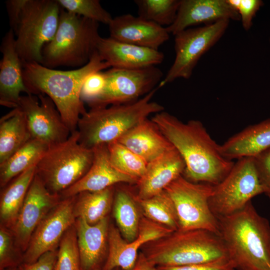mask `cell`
<instances>
[{
    "instance_id": "25",
    "label": "cell",
    "mask_w": 270,
    "mask_h": 270,
    "mask_svg": "<svg viewBox=\"0 0 270 270\" xmlns=\"http://www.w3.org/2000/svg\"><path fill=\"white\" fill-rule=\"evenodd\" d=\"M36 170V165L32 166L2 188L0 198V226L10 228L15 223Z\"/></svg>"
},
{
    "instance_id": "5",
    "label": "cell",
    "mask_w": 270,
    "mask_h": 270,
    "mask_svg": "<svg viewBox=\"0 0 270 270\" xmlns=\"http://www.w3.org/2000/svg\"><path fill=\"white\" fill-rule=\"evenodd\" d=\"M142 253L157 266H178L230 260L220 236L204 230L174 231L148 243Z\"/></svg>"
},
{
    "instance_id": "15",
    "label": "cell",
    "mask_w": 270,
    "mask_h": 270,
    "mask_svg": "<svg viewBox=\"0 0 270 270\" xmlns=\"http://www.w3.org/2000/svg\"><path fill=\"white\" fill-rule=\"evenodd\" d=\"M62 199L60 194L50 192L35 174L16 220L10 228L16 246L23 253L36 228Z\"/></svg>"
},
{
    "instance_id": "22",
    "label": "cell",
    "mask_w": 270,
    "mask_h": 270,
    "mask_svg": "<svg viewBox=\"0 0 270 270\" xmlns=\"http://www.w3.org/2000/svg\"><path fill=\"white\" fill-rule=\"evenodd\" d=\"M74 226L80 270H102L108 253V217L93 225L88 224L82 218H77Z\"/></svg>"
},
{
    "instance_id": "32",
    "label": "cell",
    "mask_w": 270,
    "mask_h": 270,
    "mask_svg": "<svg viewBox=\"0 0 270 270\" xmlns=\"http://www.w3.org/2000/svg\"><path fill=\"white\" fill-rule=\"evenodd\" d=\"M140 17L166 28L174 21L180 0H136Z\"/></svg>"
},
{
    "instance_id": "45",
    "label": "cell",
    "mask_w": 270,
    "mask_h": 270,
    "mask_svg": "<svg viewBox=\"0 0 270 270\" xmlns=\"http://www.w3.org/2000/svg\"><path fill=\"white\" fill-rule=\"evenodd\" d=\"M18 267H10V268H4V269H3L2 270H18Z\"/></svg>"
},
{
    "instance_id": "38",
    "label": "cell",
    "mask_w": 270,
    "mask_h": 270,
    "mask_svg": "<svg viewBox=\"0 0 270 270\" xmlns=\"http://www.w3.org/2000/svg\"><path fill=\"white\" fill-rule=\"evenodd\" d=\"M106 84V76L104 72H96L88 75L82 88V100L88 104L96 100L102 92Z\"/></svg>"
},
{
    "instance_id": "23",
    "label": "cell",
    "mask_w": 270,
    "mask_h": 270,
    "mask_svg": "<svg viewBox=\"0 0 270 270\" xmlns=\"http://www.w3.org/2000/svg\"><path fill=\"white\" fill-rule=\"evenodd\" d=\"M117 141L148 164L174 148L156 124L148 118L132 128Z\"/></svg>"
},
{
    "instance_id": "17",
    "label": "cell",
    "mask_w": 270,
    "mask_h": 270,
    "mask_svg": "<svg viewBox=\"0 0 270 270\" xmlns=\"http://www.w3.org/2000/svg\"><path fill=\"white\" fill-rule=\"evenodd\" d=\"M0 62V104L14 108L19 106L20 94H30L22 76V62L16 49L15 36L11 28L2 38Z\"/></svg>"
},
{
    "instance_id": "16",
    "label": "cell",
    "mask_w": 270,
    "mask_h": 270,
    "mask_svg": "<svg viewBox=\"0 0 270 270\" xmlns=\"http://www.w3.org/2000/svg\"><path fill=\"white\" fill-rule=\"evenodd\" d=\"M93 160L89 170L74 184L60 194L62 198L74 196L85 191L102 190L119 183L137 184L138 180L116 170L112 164L108 144L92 149Z\"/></svg>"
},
{
    "instance_id": "46",
    "label": "cell",
    "mask_w": 270,
    "mask_h": 270,
    "mask_svg": "<svg viewBox=\"0 0 270 270\" xmlns=\"http://www.w3.org/2000/svg\"><path fill=\"white\" fill-rule=\"evenodd\" d=\"M118 268H117L114 269V270H118Z\"/></svg>"
},
{
    "instance_id": "41",
    "label": "cell",
    "mask_w": 270,
    "mask_h": 270,
    "mask_svg": "<svg viewBox=\"0 0 270 270\" xmlns=\"http://www.w3.org/2000/svg\"><path fill=\"white\" fill-rule=\"evenodd\" d=\"M58 250L48 252L42 255L34 262L22 263L18 270H54L57 258Z\"/></svg>"
},
{
    "instance_id": "2",
    "label": "cell",
    "mask_w": 270,
    "mask_h": 270,
    "mask_svg": "<svg viewBox=\"0 0 270 270\" xmlns=\"http://www.w3.org/2000/svg\"><path fill=\"white\" fill-rule=\"evenodd\" d=\"M108 68L96 50L86 65L72 70H54L36 62H22V76L30 94L48 96L72 133L77 130L80 116L86 112L80 98L85 80Z\"/></svg>"
},
{
    "instance_id": "30",
    "label": "cell",
    "mask_w": 270,
    "mask_h": 270,
    "mask_svg": "<svg viewBox=\"0 0 270 270\" xmlns=\"http://www.w3.org/2000/svg\"><path fill=\"white\" fill-rule=\"evenodd\" d=\"M134 196L128 190H116L114 202V216L119 230L128 242L134 241L138 236L140 222Z\"/></svg>"
},
{
    "instance_id": "34",
    "label": "cell",
    "mask_w": 270,
    "mask_h": 270,
    "mask_svg": "<svg viewBox=\"0 0 270 270\" xmlns=\"http://www.w3.org/2000/svg\"><path fill=\"white\" fill-rule=\"evenodd\" d=\"M54 270H80V258L74 224L64 235L58 247Z\"/></svg>"
},
{
    "instance_id": "11",
    "label": "cell",
    "mask_w": 270,
    "mask_h": 270,
    "mask_svg": "<svg viewBox=\"0 0 270 270\" xmlns=\"http://www.w3.org/2000/svg\"><path fill=\"white\" fill-rule=\"evenodd\" d=\"M230 20L184 30L174 36L175 58L158 86L160 88L178 78H189L201 57L221 38Z\"/></svg>"
},
{
    "instance_id": "20",
    "label": "cell",
    "mask_w": 270,
    "mask_h": 270,
    "mask_svg": "<svg viewBox=\"0 0 270 270\" xmlns=\"http://www.w3.org/2000/svg\"><path fill=\"white\" fill-rule=\"evenodd\" d=\"M108 26L114 39L157 50L170 38L166 27L129 14L113 18Z\"/></svg>"
},
{
    "instance_id": "47",
    "label": "cell",
    "mask_w": 270,
    "mask_h": 270,
    "mask_svg": "<svg viewBox=\"0 0 270 270\" xmlns=\"http://www.w3.org/2000/svg\"></svg>"
},
{
    "instance_id": "24",
    "label": "cell",
    "mask_w": 270,
    "mask_h": 270,
    "mask_svg": "<svg viewBox=\"0 0 270 270\" xmlns=\"http://www.w3.org/2000/svg\"><path fill=\"white\" fill-rule=\"evenodd\" d=\"M220 149L230 160L254 157L270 149V118L246 127L220 145Z\"/></svg>"
},
{
    "instance_id": "36",
    "label": "cell",
    "mask_w": 270,
    "mask_h": 270,
    "mask_svg": "<svg viewBox=\"0 0 270 270\" xmlns=\"http://www.w3.org/2000/svg\"><path fill=\"white\" fill-rule=\"evenodd\" d=\"M24 253L16 246L11 230L0 226V270L18 267L23 262Z\"/></svg>"
},
{
    "instance_id": "26",
    "label": "cell",
    "mask_w": 270,
    "mask_h": 270,
    "mask_svg": "<svg viewBox=\"0 0 270 270\" xmlns=\"http://www.w3.org/2000/svg\"><path fill=\"white\" fill-rule=\"evenodd\" d=\"M32 139L24 114L13 108L0 119V164Z\"/></svg>"
},
{
    "instance_id": "8",
    "label": "cell",
    "mask_w": 270,
    "mask_h": 270,
    "mask_svg": "<svg viewBox=\"0 0 270 270\" xmlns=\"http://www.w3.org/2000/svg\"><path fill=\"white\" fill-rule=\"evenodd\" d=\"M61 8L57 0H26L13 30L22 62L41 64L42 48L56 32Z\"/></svg>"
},
{
    "instance_id": "9",
    "label": "cell",
    "mask_w": 270,
    "mask_h": 270,
    "mask_svg": "<svg viewBox=\"0 0 270 270\" xmlns=\"http://www.w3.org/2000/svg\"><path fill=\"white\" fill-rule=\"evenodd\" d=\"M214 188L208 184L190 182L182 175L164 189L176 208L178 230H204L220 236L218 220L209 204Z\"/></svg>"
},
{
    "instance_id": "7",
    "label": "cell",
    "mask_w": 270,
    "mask_h": 270,
    "mask_svg": "<svg viewBox=\"0 0 270 270\" xmlns=\"http://www.w3.org/2000/svg\"><path fill=\"white\" fill-rule=\"evenodd\" d=\"M78 138L76 130L64 142L49 146L36 165V174L52 194L74 184L91 166L93 150L82 146Z\"/></svg>"
},
{
    "instance_id": "33",
    "label": "cell",
    "mask_w": 270,
    "mask_h": 270,
    "mask_svg": "<svg viewBox=\"0 0 270 270\" xmlns=\"http://www.w3.org/2000/svg\"><path fill=\"white\" fill-rule=\"evenodd\" d=\"M112 166L121 172L138 180L144 174L148 163L118 141L108 144Z\"/></svg>"
},
{
    "instance_id": "3",
    "label": "cell",
    "mask_w": 270,
    "mask_h": 270,
    "mask_svg": "<svg viewBox=\"0 0 270 270\" xmlns=\"http://www.w3.org/2000/svg\"><path fill=\"white\" fill-rule=\"evenodd\" d=\"M220 236L237 270H270V225L252 201L242 209L218 218Z\"/></svg>"
},
{
    "instance_id": "1",
    "label": "cell",
    "mask_w": 270,
    "mask_h": 270,
    "mask_svg": "<svg viewBox=\"0 0 270 270\" xmlns=\"http://www.w3.org/2000/svg\"><path fill=\"white\" fill-rule=\"evenodd\" d=\"M178 151L186 164L188 180L216 186L232 168L234 162L224 158L218 145L198 120L184 122L164 110L151 119Z\"/></svg>"
},
{
    "instance_id": "35",
    "label": "cell",
    "mask_w": 270,
    "mask_h": 270,
    "mask_svg": "<svg viewBox=\"0 0 270 270\" xmlns=\"http://www.w3.org/2000/svg\"><path fill=\"white\" fill-rule=\"evenodd\" d=\"M62 8L82 17L109 24L113 18L98 0H57Z\"/></svg>"
},
{
    "instance_id": "27",
    "label": "cell",
    "mask_w": 270,
    "mask_h": 270,
    "mask_svg": "<svg viewBox=\"0 0 270 270\" xmlns=\"http://www.w3.org/2000/svg\"><path fill=\"white\" fill-rule=\"evenodd\" d=\"M48 147L44 142L32 138L0 164V188H4L16 176L36 165Z\"/></svg>"
},
{
    "instance_id": "37",
    "label": "cell",
    "mask_w": 270,
    "mask_h": 270,
    "mask_svg": "<svg viewBox=\"0 0 270 270\" xmlns=\"http://www.w3.org/2000/svg\"><path fill=\"white\" fill-rule=\"evenodd\" d=\"M174 232L172 229L145 216L140 219L136 239L143 246L166 237Z\"/></svg>"
},
{
    "instance_id": "10",
    "label": "cell",
    "mask_w": 270,
    "mask_h": 270,
    "mask_svg": "<svg viewBox=\"0 0 270 270\" xmlns=\"http://www.w3.org/2000/svg\"><path fill=\"white\" fill-rule=\"evenodd\" d=\"M253 157L237 160L218 184L209 200L210 210L218 218L242 209L254 196L262 194Z\"/></svg>"
},
{
    "instance_id": "44",
    "label": "cell",
    "mask_w": 270,
    "mask_h": 270,
    "mask_svg": "<svg viewBox=\"0 0 270 270\" xmlns=\"http://www.w3.org/2000/svg\"><path fill=\"white\" fill-rule=\"evenodd\" d=\"M130 270H160L158 266L150 262L142 252L138 258L134 268Z\"/></svg>"
},
{
    "instance_id": "18",
    "label": "cell",
    "mask_w": 270,
    "mask_h": 270,
    "mask_svg": "<svg viewBox=\"0 0 270 270\" xmlns=\"http://www.w3.org/2000/svg\"><path fill=\"white\" fill-rule=\"evenodd\" d=\"M222 20H240L239 14L226 0H180L174 21L166 28L170 34L175 36L191 26Z\"/></svg>"
},
{
    "instance_id": "43",
    "label": "cell",
    "mask_w": 270,
    "mask_h": 270,
    "mask_svg": "<svg viewBox=\"0 0 270 270\" xmlns=\"http://www.w3.org/2000/svg\"><path fill=\"white\" fill-rule=\"evenodd\" d=\"M26 0H9L6 7L9 17L10 28L14 30Z\"/></svg>"
},
{
    "instance_id": "13",
    "label": "cell",
    "mask_w": 270,
    "mask_h": 270,
    "mask_svg": "<svg viewBox=\"0 0 270 270\" xmlns=\"http://www.w3.org/2000/svg\"><path fill=\"white\" fill-rule=\"evenodd\" d=\"M18 107L24 114L32 138L50 146L70 136L69 128L48 96L42 94L21 96Z\"/></svg>"
},
{
    "instance_id": "40",
    "label": "cell",
    "mask_w": 270,
    "mask_h": 270,
    "mask_svg": "<svg viewBox=\"0 0 270 270\" xmlns=\"http://www.w3.org/2000/svg\"><path fill=\"white\" fill-rule=\"evenodd\" d=\"M264 4L260 0H241L238 12L243 28L248 30L252 24V20Z\"/></svg>"
},
{
    "instance_id": "21",
    "label": "cell",
    "mask_w": 270,
    "mask_h": 270,
    "mask_svg": "<svg viewBox=\"0 0 270 270\" xmlns=\"http://www.w3.org/2000/svg\"><path fill=\"white\" fill-rule=\"evenodd\" d=\"M185 162L174 147L148 164L146 172L137 182L138 200L152 197L162 192L183 175Z\"/></svg>"
},
{
    "instance_id": "28",
    "label": "cell",
    "mask_w": 270,
    "mask_h": 270,
    "mask_svg": "<svg viewBox=\"0 0 270 270\" xmlns=\"http://www.w3.org/2000/svg\"><path fill=\"white\" fill-rule=\"evenodd\" d=\"M114 186L96 192L85 191L75 196L74 214L90 224H95L107 217L114 194Z\"/></svg>"
},
{
    "instance_id": "42",
    "label": "cell",
    "mask_w": 270,
    "mask_h": 270,
    "mask_svg": "<svg viewBox=\"0 0 270 270\" xmlns=\"http://www.w3.org/2000/svg\"><path fill=\"white\" fill-rule=\"evenodd\" d=\"M160 270H236L230 260L178 266H158Z\"/></svg>"
},
{
    "instance_id": "39",
    "label": "cell",
    "mask_w": 270,
    "mask_h": 270,
    "mask_svg": "<svg viewBox=\"0 0 270 270\" xmlns=\"http://www.w3.org/2000/svg\"><path fill=\"white\" fill-rule=\"evenodd\" d=\"M253 158L263 193L270 199V149Z\"/></svg>"
},
{
    "instance_id": "19",
    "label": "cell",
    "mask_w": 270,
    "mask_h": 270,
    "mask_svg": "<svg viewBox=\"0 0 270 270\" xmlns=\"http://www.w3.org/2000/svg\"><path fill=\"white\" fill-rule=\"evenodd\" d=\"M97 52L110 68L137 69L156 66L162 63L164 54L157 50L100 37Z\"/></svg>"
},
{
    "instance_id": "4",
    "label": "cell",
    "mask_w": 270,
    "mask_h": 270,
    "mask_svg": "<svg viewBox=\"0 0 270 270\" xmlns=\"http://www.w3.org/2000/svg\"><path fill=\"white\" fill-rule=\"evenodd\" d=\"M159 87L134 102L91 108L82 115L78 124L79 143L92 150L101 144L117 141L151 114L164 110V106L152 101Z\"/></svg>"
},
{
    "instance_id": "29",
    "label": "cell",
    "mask_w": 270,
    "mask_h": 270,
    "mask_svg": "<svg viewBox=\"0 0 270 270\" xmlns=\"http://www.w3.org/2000/svg\"><path fill=\"white\" fill-rule=\"evenodd\" d=\"M142 246L136 238L128 242L122 238L118 229L113 226H109L108 253L102 270H114L117 268L130 270L136 263L138 249Z\"/></svg>"
},
{
    "instance_id": "31",
    "label": "cell",
    "mask_w": 270,
    "mask_h": 270,
    "mask_svg": "<svg viewBox=\"0 0 270 270\" xmlns=\"http://www.w3.org/2000/svg\"><path fill=\"white\" fill-rule=\"evenodd\" d=\"M136 200L139 203L146 218L174 231L178 230V220L175 206L172 200L164 190L148 198H136Z\"/></svg>"
},
{
    "instance_id": "14",
    "label": "cell",
    "mask_w": 270,
    "mask_h": 270,
    "mask_svg": "<svg viewBox=\"0 0 270 270\" xmlns=\"http://www.w3.org/2000/svg\"><path fill=\"white\" fill-rule=\"evenodd\" d=\"M74 199L75 196L62 198L40 222L24 253L22 263H34L44 253L57 250L66 232L75 223Z\"/></svg>"
},
{
    "instance_id": "12",
    "label": "cell",
    "mask_w": 270,
    "mask_h": 270,
    "mask_svg": "<svg viewBox=\"0 0 270 270\" xmlns=\"http://www.w3.org/2000/svg\"><path fill=\"white\" fill-rule=\"evenodd\" d=\"M104 72L105 87L98 98L88 104L90 108L136 102L156 88L163 76L156 66L137 69L110 68Z\"/></svg>"
},
{
    "instance_id": "6",
    "label": "cell",
    "mask_w": 270,
    "mask_h": 270,
    "mask_svg": "<svg viewBox=\"0 0 270 270\" xmlns=\"http://www.w3.org/2000/svg\"><path fill=\"white\" fill-rule=\"evenodd\" d=\"M99 23L61 8L56 32L42 50L41 64L82 68L97 50Z\"/></svg>"
}]
</instances>
